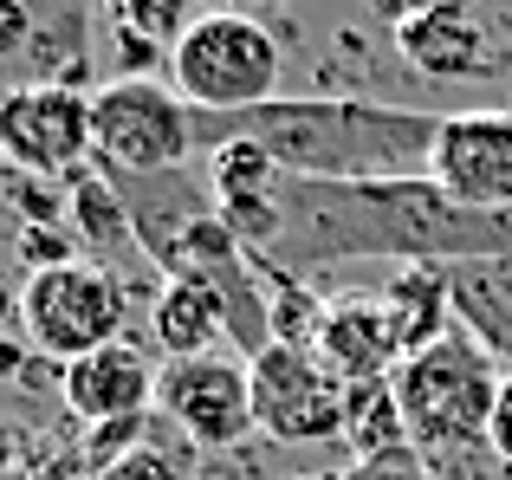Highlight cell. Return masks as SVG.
Returning a JSON list of instances; mask_svg holds the SVG:
<instances>
[{
    "mask_svg": "<svg viewBox=\"0 0 512 480\" xmlns=\"http://www.w3.org/2000/svg\"><path fill=\"white\" fill-rule=\"evenodd\" d=\"M39 39V20L26 0H0V59H13V52H33Z\"/></svg>",
    "mask_w": 512,
    "mask_h": 480,
    "instance_id": "obj_28",
    "label": "cell"
},
{
    "mask_svg": "<svg viewBox=\"0 0 512 480\" xmlns=\"http://www.w3.org/2000/svg\"><path fill=\"white\" fill-rule=\"evenodd\" d=\"M247 7H286V0H247Z\"/></svg>",
    "mask_w": 512,
    "mask_h": 480,
    "instance_id": "obj_34",
    "label": "cell"
},
{
    "mask_svg": "<svg viewBox=\"0 0 512 480\" xmlns=\"http://www.w3.org/2000/svg\"><path fill=\"white\" fill-rule=\"evenodd\" d=\"M266 273V266H260ZM266 312H273V344H318V325H325V299L312 292V279H286L266 273Z\"/></svg>",
    "mask_w": 512,
    "mask_h": 480,
    "instance_id": "obj_20",
    "label": "cell"
},
{
    "mask_svg": "<svg viewBox=\"0 0 512 480\" xmlns=\"http://www.w3.org/2000/svg\"><path fill=\"white\" fill-rule=\"evenodd\" d=\"M201 169H208L214 202H227V195H260V189H279V182H286V169H279L260 143H221V150H208Z\"/></svg>",
    "mask_w": 512,
    "mask_h": 480,
    "instance_id": "obj_21",
    "label": "cell"
},
{
    "mask_svg": "<svg viewBox=\"0 0 512 480\" xmlns=\"http://www.w3.org/2000/svg\"><path fill=\"white\" fill-rule=\"evenodd\" d=\"M195 7H201V13H234L240 0H195Z\"/></svg>",
    "mask_w": 512,
    "mask_h": 480,
    "instance_id": "obj_33",
    "label": "cell"
},
{
    "mask_svg": "<svg viewBox=\"0 0 512 480\" xmlns=\"http://www.w3.org/2000/svg\"><path fill=\"white\" fill-rule=\"evenodd\" d=\"M13 325H20V286L0 279V331H13Z\"/></svg>",
    "mask_w": 512,
    "mask_h": 480,
    "instance_id": "obj_32",
    "label": "cell"
},
{
    "mask_svg": "<svg viewBox=\"0 0 512 480\" xmlns=\"http://www.w3.org/2000/svg\"><path fill=\"white\" fill-rule=\"evenodd\" d=\"M312 351L325 357L344 383L396 377L402 344H396V325H389V312H383V292H338V299H325V325H318Z\"/></svg>",
    "mask_w": 512,
    "mask_h": 480,
    "instance_id": "obj_12",
    "label": "cell"
},
{
    "mask_svg": "<svg viewBox=\"0 0 512 480\" xmlns=\"http://www.w3.org/2000/svg\"><path fill=\"white\" fill-rule=\"evenodd\" d=\"M13 253H20L26 273H46V266H72V260H85V253H78V234L65 228V221H52V228H20Z\"/></svg>",
    "mask_w": 512,
    "mask_h": 480,
    "instance_id": "obj_24",
    "label": "cell"
},
{
    "mask_svg": "<svg viewBox=\"0 0 512 480\" xmlns=\"http://www.w3.org/2000/svg\"><path fill=\"white\" fill-rule=\"evenodd\" d=\"M299 480H344V474H299Z\"/></svg>",
    "mask_w": 512,
    "mask_h": 480,
    "instance_id": "obj_35",
    "label": "cell"
},
{
    "mask_svg": "<svg viewBox=\"0 0 512 480\" xmlns=\"http://www.w3.org/2000/svg\"><path fill=\"white\" fill-rule=\"evenodd\" d=\"M111 182H117V195H124L130 228H137V247H143V260H150L156 273L175 260L182 234L195 228L201 215H214V195L195 189L188 169H169V176H111Z\"/></svg>",
    "mask_w": 512,
    "mask_h": 480,
    "instance_id": "obj_13",
    "label": "cell"
},
{
    "mask_svg": "<svg viewBox=\"0 0 512 480\" xmlns=\"http://www.w3.org/2000/svg\"><path fill=\"white\" fill-rule=\"evenodd\" d=\"M91 7L111 13L117 33H143V39H156V46H169V52H175V39L201 20L195 0H91Z\"/></svg>",
    "mask_w": 512,
    "mask_h": 480,
    "instance_id": "obj_22",
    "label": "cell"
},
{
    "mask_svg": "<svg viewBox=\"0 0 512 480\" xmlns=\"http://www.w3.org/2000/svg\"><path fill=\"white\" fill-rule=\"evenodd\" d=\"M448 292H454V325H461L500 370H512V253L454 260Z\"/></svg>",
    "mask_w": 512,
    "mask_h": 480,
    "instance_id": "obj_15",
    "label": "cell"
},
{
    "mask_svg": "<svg viewBox=\"0 0 512 480\" xmlns=\"http://www.w3.org/2000/svg\"><path fill=\"white\" fill-rule=\"evenodd\" d=\"M286 52L253 13H201L169 52V85L195 111H253L279 98Z\"/></svg>",
    "mask_w": 512,
    "mask_h": 480,
    "instance_id": "obj_4",
    "label": "cell"
},
{
    "mask_svg": "<svg viewBox=\"0 0 512 480\" xmlns=\"http://www.w3.org/2000/svg\"><path fill=\"white\" fill-rule=\"evenodd\" d=\"M344 480H435L428 474V461L415 455V448H402V455H376V461H350Z\"/></svg>",
    "mask_w": 512,
    "mask_h": 480,
    "instance_id": "obj_26",
    "label": "cell"
},
{
    "mask_svg": "<svg viewBox=\"0 0 512 480\" xmlns=\"http://www.w3.org/2000/svg\"><path fill=\"white\" fill-rule=\"evenodd\" d=\"M480 253H512V208H467L435 176L383 182H279V240L253 260L266 273L312 279L325 266L396 260L454 266Z\"/></svg>",
    "mask_w": 512,
    "mask_h": 480,
    "instance_id": "obj_1",
    "label": "cell"
},
{
    "mask_svg": "<svg viewBox=\"0 0 512 480\" xmlns=\"http://www.w3.org/2000/svg\"><path fill=\"white\" fill-rule=\"evenodd\" d=\"M156 377H163V364H150L143 344L117 338V344H104V351L65 364L59 403L72 409L78 429H91V422H117V416H143V409H156Z\"/></svg>",
    "mask_w": 512,
    "mask_h": 480,
    "instance_id": "obj_11",
    "label": "cell"
},
{
    "mask_svg": "<svg viewBox=\"0 0 512 480\" xmlns=\"http://www.w3.org/2000/svg\"><path fill=\"white\" fill-rule=\"evenodd\" d=\"M98 480H195V448H188L182 435L163 422L143 448H130L124 461L98 468Z\"/></svg>",
    "mask_w": 512,
    "mask_h": 480,
    "instance_id": "obj_23",
    "label": "cell"
},
{
    "mask_svg": "<svg viewBox=\"0 0 512 480\" xmlns=\"http://www.w3.org/2000/svg\"><path fill=\"white\" fill-rule=\"evenodd\" d=\"M150 338L163 351V364H175V357H208L227 344V312L195 279H163L156 299H150Z\"/></svg>",
    "mask_w": 512,
    "mask_h": 480,
    "instance_id": "obj_17",
    "label": "cell"
},
{
    "mask_svg": "<svg viewBox=\"0 0 512 480\" xmlns=\"http://www.w3.org/2000/svg\"><path fill=\"white\" fill-rule=\"evenodd\" d=\"M156 416L182 435L188 448H234L247 442L253 429V370L247 357H227V351H208V357H175L156 377Z\"/></svg>",
    "mask_w": 512,
    "mask_h": 480,
    "instance_id": "obj_8",
    "label": "cell"
},
{
    "mask_svg": "<svg viewBox=\"0 0 512 480\" xmlns=\"http://www.w3.org/2000/svg\"><path fill=\"white\" fill-rule=\"evenodd\" d=\"M389 383H396V403H402V422H409L415 455L448 461V455H467V448H487L506 370L467 331H448L441 344L402 357Z\"/></svg>",
    "mask_w": 512,
    "mask_h": 480,
    "instance_id": "obj_3",
    "label": "cell"
},
{
    "mask_svg": "<svg viewBox=\"0 0 512 480\" xmlns=\"http://www.w3.org/2000/svg\"><path fill=\"white\" fill-rule=\"evenodd\" d=\"M376 7H383V20H389V26H402V20H422V13L461 7V0H376Z\"/></svg>",
    "mask_w": 512,
    "mask_h": 480,
    "instance_id": "obj_31",
    "label": "cell"
},
{
    "mask_svg": "<svg viewBox=\"0 0 512 480\" xmlns=\"http://www.w3.org/2000/svg\"><path fill=\"white\" fill-rule=\"evenodd\" d=\"M487 442H493V455H500V468L512 474V370H506V383H500V403H493V429H487Z\"/></svg>",
    "mask_w": 512,
    "mask_h": 480,
    "instance_id": "obj_29",
    "label": "cell"
},
{
    "mask_svg": "<svg viewBox=\"0 0 512 480\" xmlns=\"http://www.w3.org/2000/svg\"><path fill=\"white\" fill-rule=\"evenodd\" d=\"M0 480H98L85 468V455H78V442H59L46 461H33V468H20V474H0Z\"/></svg>",
    "mask_w": 512,
    "mask_h": 480,
    "instance_id": "obj_27",
    "label": "cell"
},
{
    "mask_svg": "<svg viewBox=\"0 0 512 480\" xmlns=\"http://www.w3.org/2000/svg\"><path fill=\"white\" fill-rule=\"evenodd\" d=\"M130 325V292L124 279L104 260H72V266H46V273H26L20 286V331L39 357L52 364H78V357L117 344Z\"/></svg>",
    "mask_w": 512,
    "mask_h": 480,
    "instance_id": "obj_6",
    "label": "cell"
},
{
    "mask_svg": "<svg viewBox=\"0 0 512 480\" xmlns=\"http://www.w3.org/2000/svg\"><path fill=\"white\" fill-rule=\"evenodd\" d=\"M253 370V429L266 442H344L350 383L305 344H266L247 357Z\"/></svg>",
    "mask_w": 512,
    "mask_h": 480,
    "instance_id": "obj_7",
    "label": "cell"
},
{
    "mask_svg": "<svg viewBox=\"0 0 512 480\" xmlns=\"http://www.w3.org/2000/svg\"><path fill=\"white\" fill-rule=\"evenodd\" d=\"M195 150V104L163 78H124L91 91V163L104 176H169Z\"/></svg>",
    "mask_w": 512,
    "mask_h": 480,
    "instance_id": "obj_5",
    "label": "cell"
},
{
    "mask_svg": "<svg viewBox=\"0 0 512 480\" xmlns=\"http://www.w3.org/2000/svg\"><path fill=\"white\" fill-rule=\"evenodd\" d=\"M435 111L370 98H266L253 111H195V150L221 143H260L286 176L299 182H383L428 176L435 150Z\"/></svg>",
    "mask_w": 512,
    "mask_h": 480,
    "instance_id": "obj_2",
    "label": "cell"
},
{
    "mask_svg": "<svg viewBox=\"0 0 512 480\" xmlns=\"http://www.w3.org/2000/svg\"><path fill=\"white\" fill-rule=\"evenodd\" d=\"M383 312L389 325H396V344L402 357L428 351V344H441L454 325V292H448V266H396V273L383 279Z\"/></svg>",
    "mask_w": 512,
    "mask_h": 480,
    "instance_id": "obj_16",
    "label": "cell"
},
{
    "mask_svg": "<svg viewBox=\"0 0 512 480\" xmlns=\"http://www.w3.org/2000/svg\"><path fill=\"white\" fill-rule=\"evenodd\" d=\"M0 150L20 176H72L91 163V98L65 85H20L0 98Z\"/></svg>",
    "mask_w": 512,
    "mask_h": 480,
    "instance_id": "obj_9",
    "label": "cell"
},
{
    "mask_svg": "<svg viewBox=\"0 0 512 480\" xmlns=\"http://www.w3.org/2000/svg\"><path fill=\"white\" fill-rule=\"evenodd\" d=\"M344 442H350V461H376V455L415 448L389 377L383 383H350V396H344Z\"/></svg>",
    "mask_w": 512,
    "mask_h": 480,
    "instance_id": "obj_19",
    "label": "cell"
},
{
    "mask_svg": "<svg viewBox=\"0 0 512 480\" xmlns=\"http://www.w3.org/2000/svg\"><path fill=\"white\" fill-rule=\"evenodd\" d=\"M428 176L467 208H512V111L441 117Z\"/></svg>",
    "mask_w": 512,
    "mask_h": 480,
    "instance_id": "obj_10",
    "label": "cell"
},
{
    "mask_svg": "<svg viewBox=\"0 0 512 480\" xmlns=\"http://www.w3.org/2000/svg\"><path fill=\"white\" fill-rule=\"evenodd\" d=\"M396 52L428 78H493L500 72L487 26H480L467 7H441V13H422V20H402L396 26Z\"/></svg>",
    "mask_w": 512,
    "mask_h": 480,
    "instance_id": "obj_14",
    "label": "cell"
},
{
    "mask_svg": "<svg viewBox=\"0 0 512 480\" xmlns=\"http://www.w3.org/2000/svg\"><path fill=\"white\" fill-rule=\"evenodd\" d=\"M0 176H7V150H0Z\"/></svg>",
    "mask_w": 512,
    "mask_h": 480,
    "instance_id": "obj_36",
    "label": "cell"
},
{
    "mask_svg": "<svg viewBox=\"0 0 512 480\" xmlns=\"http://www.w3.org/2000/svg\"><path fill=\"white\" fill-rule=\"evenodd\" d=\"M65 189H72V234H78V247H85L91 260H104V266H111L117 253L143 260V247H137V228H130L124 195H117V182L104 176L98 163H78L72 176H65ZM111 273H117V266H111Z\"/></svg>",
    "mask_w": 512,
    "mask_h": 480,
    "instance_id": "obj_18",
    "label": "cell"
},
{
    "mask_svg": "<svg viewBox=\"0 0 512 480\" xmlns=\"http://www.w3.org/2000/svg\"><path fill=\"white\" fill-rule=\"evenodd\" d=\"M59 442H46V435H33L26 422H7L0 416V474H20V468H33V461H46Z\"/></svg>",
    "mask_w": 512,
    "mask_h": 480,
    "instance_id": "obj_25",
    "label": "cell"
},
{
    "mask_svg": "<svg viewBox=\"0 0 512 480\" xmlns=\"http://www.w3.org/2000/svg\"><path fill=\"white\" fill-rule=\"evenodd\" d=\"M26 364H33V344L13 338V331H0V383H20Z\"/></svg>",
    "mask_w": 512,
    "mask_h": 480,
    "instance_id": "obj_30",
    "label": "cell"
}]
</instances>
